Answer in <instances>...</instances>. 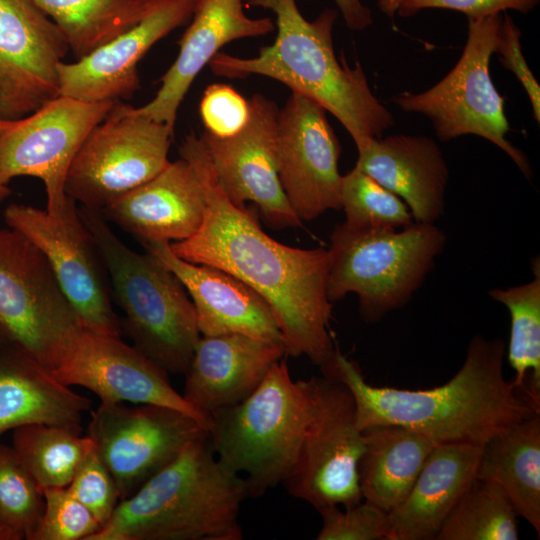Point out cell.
<instances>
[{
  "instance_id": "cell-33",
  "label": "cell",
  "mask_w": 540,
  "mask_h": 540,
  "mask_svg": "<svg viewBox=\"0 0 540 540\" xmlns=\"http://www.w3.org/2000/svg\"><path fill=\"white\" fill-rule=\"evenodd\" d=\"M341 209L344 223L357 229H398L414 221L401 198L355 167L342 177Z\"/></svg>"
},
{
  "instance_id": "cell-28",
  "label": "cell",
  "mask_w": 540,
  "mask_h": 540,
  "mask_svg": "<svg viewBox=\"0 0 540 540\" xmlns=\"http://www.w3.org/2000/svg\"><path fill=\"white\" fill-rule=\"evenodd\" d=\"M476 478L496 483L517 516L540 535V414L516 423L481 448Z\"/></svg>"
},
{
  "instance_id": "cell-9",
  "label": "cell",
  "mask_w": 540,
  "mask_h": 540,
  "mask_svg": "<svg viewBox=\"0 0 540 540\" xmlns=\"http://www.w3.org/2000/svg\"><path fill=\"white\" fill-rule=\"evenodd\" d=\"M501 19V14L468 19L467 41L452 70L431 88L398 94L393 102L403 111L428 117L443 142L463 135L492 142L531 179L532 169L525 154L506 138L509 123L505 100L490 75V58Z\"/></svg>"
},
{
  "instance_id": "cell-32",
  "label": "cell",
  "mask_w": 540,
  "mask_h": 540,
  "mask_svg": "<svg viewBox=\"0 0 540 540\" xmlns=\"http://www.w3.org/2000/svg\"><path fill=\"white\" fill-rule=\"evenodd\" d=\"M517 517L496 483L475 478L435 540H516L519 538Z\"/></svg>"
},
{
  "instance_id": "cell-6",
  "label": "cell",
  "mask_w": 540,
  "mask_h": 540,
  "mask_svg": "<svg viewBox=\"0 0 540 540\" xmlns=\"http://www.w3.org/2000/svg\"><path fill=\"white\" fill-rule=\"evenodd\" d=\"M311 405L309 379L294 381L282 358L247 398L209 416L211 448L225 468L243 477L249 497H261L287 478Z\"/></svg>"
},
{
  "instance_id": "cell-7",
  "label": "cell",
  "mask_w": 540,
  "mask_h": 540,
  "mask_svg": "<svg viewBox=\"0 0 540 540\" xmlns=\"http://www.w3.org/2000/svg\"><path fill=\"white\" fill-rule=\"evenodd\" d=\"M446 241L435 224L417 221L398 229L337 225L327 249L330 302L355 294L363 321L381 320L410 302Z\"/></svg>"
},
{
  "instance_id": "cell-19",
  "label": "cell",
  "mask_w": 540,
  "mask_h": 540,
  "mask_svg": "<svg viewBox=\"0 0 540 540\" xmlns=\"http://www.w3.org/2000/svg\"><path fill=\"white\" fill-rule=\"evenodd\" d=\"M198 0H152L142 18L73 63L58 66L59 96L85 102L129 98L139 89L138 62L160 39L189 20Z\"/></svg>"
},
{
  "instance_id": "cell-11",
  "label": "cell",
  "mask_w": 540,
  "mask_h": 540,
  "mask_svg": "<svg viewBox=\"0 0 540 540\" xmlns=\"http://www.w3.org/2000/svg\"><path fill=\"white\" fill-rule=\"evenodd\" d=\"M173 134L174 128L118 101L77 151L66 176V195L102 211L167 167Z\"/></svg>"
},
{
  "instance_id": "cell-10",
  "label": "cell",
  "mask_w": 540,
  "mask_h": 540,
  "mask_svg": "<svg viewBox=\"0 0 540 540\" xmlns=\"http://www.w3.org/2000/svg\"><path fill=\"white\" fill-rule=\"evenodd\" d=\"M312 405L299 452L282 485L318 513L363 500L358 464L364 437L356 422L354 398L338 378L323 373L309 379Z\"/></svg>"
},
{
  "instance_id": "cell-44",
  "label": "cell",
  "mask_w": 540,
  "mask_h": 540,
  "mask_svg": "<svg viewBox=\"0 0 540 540\" xmlns=\"http://www.w3.org/2000/svg\"><path fill=\"white\" fill-rule=\"evenodd\" d=\"M2 119H3V118H1V115H0V122H1Z\"/></svg>"
},
{
  "instance_id": "cell-16",
  "label": "cell",
  "mask_w": 540,
  "mask_h": 540,
  "mask_svg": "<svg viewBox=\"0 0 540 540\" xmlns=\"http://www.w3.org/2000/svg\"><path fill=\"white\" fill-rule=\"evenodd\" d=\"M276 151L280 182L302 222L341 209V146L323 107L292 92L279 109Z\"/></svg>"
},
{
  "instance_id": "cell-36",
  "label": "cell",
  "mask_w": 540,
  "mask_h": 540,
  "mask_svg": "<svg viewBox=\"0 0 540 540\" xmlns=\"http://www.w3.org/2000/svg\"><path fill=\"white\" fill-rule=\"evenodd\" d=\"M320 515L323 523L318 540H389V512L367 500L344 510L335 506Z\"/></svg>"
},
{
  "instance_id": "cell-22",
  "label": "cell",
  "mask_w": 540,
  "mask_h": 540,
  "mask_svg": "<svg viewBox=\"0 0 540 540\" xmlns=\"http://www.w3.org/2000/svg\"><path fill=\"white\" fill-rule=\"evenodd\" d=\"M284 355L282 342L242 334L201 336L182 395L209 422L211 414L247 398Z\"/></svg>"
},
{
  "instance_id": "cell-3",
  "label": "cell",
  "mask_w": 540,
  "mask_h": 540,
  "mask_svg": "<svg viewBox=\"0 0 540 540\" xmlns=\"http://www.w3.org/2000/svg\"><path fill=\"white\" fill-rule=\"evenodd\" d=\"M247 6L272 11L277 35L252 58L218 52L209 62L216 75L275 79L330 112L345 127L357 150L395 125L391 112L371 91L359 62L351 67L336 57L332 32L339 12L324 9L307 20L296 0H247Z\"/></svg>"
},
{
  "instance_id": "cell-23",
  "label": "cell",
  "mask_w": 540,
  "mask_h": 540,
  "mask_svg": "<svg viewBox=\"0 0 540 540\" xmlns=\"http://www.w3.org/2000/svg\"><path fill=\"white\" fill-rule=\"evenodd\" d=\"M206 210L201 181L183 158L123 195L101 212L139 242L183 241L200 227Z\"/></svg>"
},
{
  "instance_id": "cell-1",
  "label": "cell",
  "mask_w": 540,
  "mask_h": 540,
  "mask_svg": "<svg viewBox=\"0 0 540 540\" xmlns=\"http://www.w3.org/2000/svg\"><path fill=\"white\" fill-rule=\"evenodd\" d=\"M179 154L201 181L206 210L198 230L170 243L171 250L251 287L270 306L286 355L305 356L321 368L327 365L336 350L330 334L333 303L327 295V249L295 248L266 234L255 215L223 192L199 136L187 135Z\"/></svg>"
},
{
  "instance_id": "cell-12",
  "label": "cell",
  "mask_w": 540,
  "mask_h": 540,
  "mask_svg": "<svg viewBox=\"0 0 540 540\" xmlns=\"http://www.w3.org/2000/svg\"><path fill=\"white\" fill-rule=\"evenodd\" d=\"M117 102L58 96L27 116L2 119L0 202L10 194L8 185L13 178L37 177L45 185L46 211L61 215L70 200L65 193L70 165L85 138Z\"/></svg>"
},
{
  "instance_id": "cell-34",
  "label": "cell",
  "mask_w": 540,
  "mask_h": 540,
  "mask_svg": "<svg viewBox=\"0 0 540 540\" xmlns=\"http://www.w3.org/2000/svg\"><path fill=\"white\" fill-rule=\"evenodd\" d=\"M43 511L42 490L13 448L0 443V521L31 540Z\"/></svg>"
},
{
  "instance_id": "cell-35",
  "label": "cell",
  "mask_w": 540,
  "mask_h": 540,
  "mask_svg": "<svg viewBox=\"0 0 540 540\" xmlns=\"http://www.w3.org/2000/svg\"><path fill=\"white\" fill-rule=\"evenodd\" d=\"M44 511L31 540H90L102 527L67 487L45 488Z\"/></svg>"
},
{
  "instance_id": "cell-24",
  "label": "cell",
  "mask_w": 540,
  "mask_h": 540,
  "mask_svg": "<svg viewBox=\"0 0 540 540\" xmlns=\"http://www.w3.org/2000/svg\"><path fill=\"white\" fill-rule=\"evenodd\" d=\"M401 198L414 221L435 224L444 214L449 169L438 144L426 136L371 139L354 166Z\"/></svg>"
},
{
  "instance_id": "cell-40",
  "label": "cell",
  "mask_w": 540,
  "mask_h": 540,
  "mask_svg": "<svg viewBox=\"0 0 540 540\" xmlns=\"http://www.w3.org/2000/svg\"><path fill=\"white\" fill-rule=\"evenodd\" d=\"M539 0H406L397 14L408 17L423 9L440 8L461 12L468 19H480L506 10L527 14L534 10Z\"/></svg>"
},
{
  "instance_id": "cell-30",
  "label": "cell",
  "mask_w": 540,
  "mask_h": 540,
  "mask_svg": "<svg viewBox=\"0 0 540 540\" xmlns=\"http://www.w3.org/2000/svg\"><path fill=\"white\" fill-rule=\"evenodd\" d=\"M510 315L506 357L515 371L512 383L540 407V274L521 285L488 292Z\"/></svg>"
},
{
  "instance_id": "cell-26",
  "label": "cell",
  "mask_w": 540,
  "mask_h": 540,
  "mask_svg": "<svg viewBox=\"0 0 540 540\" xmlns=\"http://www.w3.org/2000/svg\"><path fill=\"white\" fill-rule=\"evenodd\" d=\"M481 448L459 443L435 445L407 496L389 512V540H435L476 478Z\"/></svg>"
},
{
  "instance_id": "cell-14",
  "label": "cell",
  "mask_w": 540,
  "mask_h": 540,
  "mask_svg": "<svg viewBox=\"0 0 540 540\" xmlns=\"http://www.w3.org/2000/svg\"><path fill=\"white\" fill-rule=\"evenodd\" d=\"M4 219L43 252L83 328L120 337L122 326L111 304L104 265L76 202L70 198L58 216L33 206L11 204Z\"/></svg>"
},
{
  "instance_id": "cell-39",
  "label": "cell",
  "mask_w": 540,
  "mask_h": 540,
  "mask_svg": "<svg viewBox=\"0 0 540 540\" xmlns=\"http://www.w3.org/2000/svg\"><path fill=\"white\" fill-rule=\"evenodd\" d=\"M521 31L509 15L502 17L495 41L494 53L503 67L511 71L523 86L530 100L535 120L540 122V87L529 69L521 48Z\"/></svg>"
},
{
  "instance_id": "cell-17",
  "label": "cell",
  "mask_w": 540,
  "mask_h": 540,
  "mask_svg": "<svg viewBox=\"0 0 540 540\" xmlns=\"http://www.w3.org/2000/svg\"><path fill=\"white\" fill-rule=\"evenodd\" d=\"M70 51L32 0H0V115L18 119L59 96L58 66Z\"/></svg>"
},
{
  "instance_id": "cell-42",
  "label": "cell",
  "mask_w": 540,
  "mask_h": 540,
  "mask_svg": "<svg viewBox=\"0 0 540 540\" xmlns=\"http://www.w3.org/2000/svg\"><path fill=\"white\" fill-rule=\"evenodd\" d=\"M406 0H378V6L382 13L394 17L399 8Z\"/></svg>"
},
{
  "instance_id": "cell-8",
  "label": "cell",
  "mask_w": 540,
  "mask_h": 540,
  "mask_svg": "<svg viewBox=\"0 0 540 540\" xmlns=\"http://www.w3.org/2000/svg\"><path fill=\"white\" fill-rule=\"evenodd\" d=\"M83 329L43 252L21 232L0 228V341L53 373Z\"/></svg>"
},
{
  "instance_id": "cell-20",
  "label": "cell",
  "mask_w": 540,
  "mask_h": 540,
  "mask_svg": "<svg viewBox=\"0 0 540 540\" xmlns=\"http://www.w3.org/2000/svg\"><path fill=\"white\" fill-rule=\"evenodd\" d=\"M142 245L185 287L201 336L242 334L283 343L270 306L251 287L218 268L181 259L168 242L150 241Z\"/></svg>"
},
{
  "instance_id": "cell-29",
  "label": "cell",
  "mask_w": 540,
  "mask_h": 540,
  "mask_svg": "<svg viewBox=\"0 0 540 540\" xmlns=\"http://www.w3.org/2000/svg\"><path fill=\"white\" fill-rule=\"evenodd\" d=\"M59 28L76 60L135 25L152 0H32Z\"/></svg>"
},
{
  "instance_id": "cell-2",
  "label": "cell",
  "mask_w": 540,
  "mask_h": 540,
  "mask_svg": "<svg viewBox=\"0 0 540 540\" xmlns=\"http://www.w3.org/2000/svg\"><path fill=\"white\" fill-rule=\"evenodd\" d=\"M504 342L478 334L468 346L458 372L445 384L422 390L373 386L359 365L338 350L322 373L335 376L350 390L356 422L394 424L416 431L434 444L482 447L496 435L534 415L540 407L504 378Z\"/></svg>"
},
{
  "instance_id": "cell-15",
  "label": "cell",
  "mask_w": 540,
  "mask_h": 540,
  "mask_svg": "<svg viewBox=\"0 0 540 540\" xmlns=\"http://www.w3.org/2000/svg\"><path fill=\"white\" fill-rule=\"evenodd\" d=\"M250 116L237 134L218 138L199 136L216 180L236 205L254 203L265 223L275 229L302 226L280 182L276 151L279 108L261 94L249 99Z\"/></svg>"
},
{
  "instance_id": "cell-27",
  "label": "cell",
  "mask_w": 540,
  "mask_h": 540,
  "mask_svg": "<svg viewBox=\"0 0 540 540\" xmlns=\"http://www.w3.org/2000/svg\"><path fill=\"white\" fill-rule=\"evenodd\" d=\"M362 433L364 451L358 464L362 498L390 512L407 496L436 444L394 424L370 426Z\"/></svg>"
},
{
  "instance_id": "cell-37",
  "label": "cell",
  "mask_w": 540,
  "mask_h": 540,
  "mask_svg": "<svg viewBox=\"0 0 540 540\" xmlns=\"http://www.w3.org/2000/svg\"><path fill=\"white\" fill-rule=\"evenodd\" d=\"M66 487L93 513L102 526L109 520L121 500L115 481L95 448L81 462Z\"/></svg>"
},
{
  "instance_id": "cell-21",
  "label": "cell",
  "mask_w": 540,
  "mask_h": 540,
  "mask_svg": "<svg viewBox=\"0 0 540 540\" xmlns=\"http://www.w3.org/2000/svg\"><path fill=\"white\" fill-rule=\"evenodd\" d=\"M192 21L179 41L176 60L161 77V86L147 104L132 110L175 126L177 111L194 79L227 43L272 32L268 17L251 18L243 0H198Z\"/></svg>"
},
{
  "instance_id": "cell-5",
  "label": "cell",
  "mask_w": 540,
  "mask_h": 540,
  "mask_svg": "<svg viewBox=\"0 0 540 540\" xmlns=\"http://www.w3.org/2000/svg\"><path fill=\"white\" fill-rule=\"evenodd\" d=\"M106 268L133 346L168 374H185L201 337L188 292L161 261L127 247L101 211L79 208Z\"/></svg>"
},
{
  "instance_id": "cell-13",
  "label": "cell",
  "mask_w": 540,
  "mask_h": 540,
  "mask_svg": "<svg viewBox=\"0 0 540 540\" xmlns=\"http://www.w3.org/2000/svg\"><path fill=\"white\" fill-rule=\"evenodd\" d=\"M206 433L207 428L196 418L171 407H130L112 402H101L88 428V436L111 473L121 500Z\"/></svg>"
},
{
  "instance_id": "cell-25",
  "label": "cell",
  "mask_w": 540,
  "mask_h": 540,
  "mask_svg": "<svg viewBox=\"0 0 540 540\" xmlns=\"http://www.w3.org/2000/svg\"><path fill=\"white\" fill-rule=\"evenodd\" d=\"M91 405L31 355L0 341V437L33 423L80 433L83 413Z\"/></svg>"
},
{
  "instance_id": "cell-38",
  "label": "cell",
  "mask_w": 540,
  "mask_h": 540,
  "mask_svg": "<svg viewBox=\"0 0 540 540\" xmlns=\"http://www.w3.org/2000/svg\"><path fill=\"white\" fill-rule=\"evenodd\" d=\"M200 116L204 131L218 138H227L237 134L247 124L249 100L229 85L212 84L201 99Z\"/></svg>"
},
{
  "instance_id": "cell-43",
  "label": "cell",
  "mask_w": 540,
  "mask_h": 540,
  "mask_svg": "<svg viewBox=\"0 0 540 540\" xmlns=\"http://www.w3.org/2000/svg\"><path fill=\"white\" fill-rule=\"evenodd\" d=\"M24 539L23 536L0 521V540H21Z\"/></svg>"
},
{
  "instance_id": "cell-31",
  "label": "cell",
  "mask_w": 540,
  "mask_h": 540,
  "mask_svg": "<svg viewBox=\"0 0 540 540\" xmlns=\"http://www.w3.org/2000/svg\"><path fill=\"white\" fill-rule=\"evenodd\" d=\"M12 448L43 490L68 486L95 444L68 428L33 423L13 430Z\"/></svg>"
},
{
  "instance_id": "cell-4",
  "label": "cell",
  "mask_w": 540,
  "mask_h": 540,
  "mask_svg": "<svg viewBox=\"0 0 540 540\" xmlns=\"http://www.w3.org/2000/svg\"><path fill=\"white\" fill-rule=\"evenodd\" d=\"M243 477L215 456L208 433L119 501L90 540H240Z\"/></svg>"
},
{
  "instance_id": "cell-18",
  "label": "cell",
  "mask_w": 540,
  "mask_h": 540,
  "mask_svg": "<svg viewBox=\"0 0 540 540\" xmlns=\"http://www.w3.org/2000/svg\"><path fill=\"white\" fill-rule=\"evenodd\" d=\"M53 375L67 386L91 390L101 402L171 407L191 415L208 429V419L172 387L168 373L120 337L83 329Z\"/></svg>"
},
{
  "instance_id": "cell-41",
  "label": "cell",
  "mask_w": 540,
  "mask_h": 540,
  "mask_svg": "<svg viewBox=\"0 0 540 540\" xmlns=\"http://www.w3.org/2000/svg\"><path fill=\"white\" fill-rule=\"evenodd\" d=\"M346 26L354 31L368 28L372 22L371 10L361 0H333Z\"/></svg>"
}]
</instances>
